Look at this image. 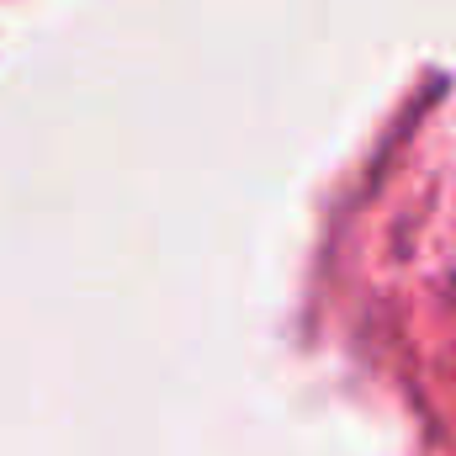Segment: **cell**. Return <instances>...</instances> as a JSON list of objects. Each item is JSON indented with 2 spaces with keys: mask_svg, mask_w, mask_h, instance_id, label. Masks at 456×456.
Masks as SVG:
<instances>
[{
  "mask_svg": "<svg viewBox=\"0 0 456 456\" xmlns=\"http://www.w3.org/2000/svg\"><path fill=\"white\" fill-rule=\"evenodd\" d=\"M446 297H452V330H456V244H452V271H446Z\"/></svg>",
  "mask_w": 456,
  "mask_h": 456,
  "instance_id": "obj_1",
  "label": "cell"
}]
</instances>
